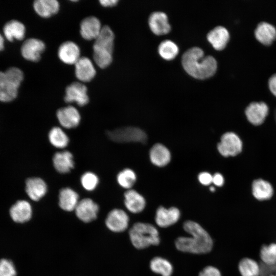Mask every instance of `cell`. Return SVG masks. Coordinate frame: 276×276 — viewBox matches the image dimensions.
Segmentation results:
<instances>
[{"mask_svg": "<svg viewBox=\"0 0 276 276\" xmlns=\"http://www.w3.org/2000/svg\"><path fill=\"white\" fill-rule=\"evenodd\" d=\"M183 228L189 237H179L175 241L177 250L194 254H204L210 252L213 247V240L199 224L192 221H185Z\"/></svg>", "mask_w": 276, "mask_h": 276, "instance_id": "obj_1", "label": "cell"}, {"mask_svg": "<svg viewBox=\"0 0 276 276\" xmlns=\"http://www.w3.org/2000/svg\"><path fill=\"white\" fill-rule=\"evenodd\" d=\"M181 62L188 74L199 79L212 76L217 68L216 59L211 56H204L202 50L198 47L192 48L185 52Z\"/></svg>", "mask_w": 276, "mask_h": 276, "instance_id": "obj_2", "label": "cell"}, {"mask_svg": "<svg viewBox=\"0 0 276 276\" xmlns=\"http://www.w3.org/2000/svg\"><path fill=\"white\" fill-rule=\"evenodd\" d=\"M114 35L108 26L102 27L93 45V58L97 65L104 68L108 66L112 60V52Z\"/></svg>", "mask_w": 276, "mask_h": 276, "instance_id": "obj_3", "label": "cell"}, {"mask_svg": "<svg viewBox=\"0 0 276 276\" xmlns=\"http://www.w3.org/2000/svg\"><path fill=\"white\" fill-rule=\"evenodd\" d=\"M129 235L133 246L139 249L157 245L160 243L158 230L153 225L148 223H134L129 230Z\"/></svg>", "mask_w": 276, "mask_h": 276, "instance_id": "obj_4", "label": "cell"}, {"mask_svg": "<svg viewBox=\"0 0 276 276\" xmlns=\"http://www.w3.org/2000/svg\"><path fill=\"white\" fill-rule=\"evenodd\" d=\"M109 139L119 143L139 142L146 143L147 136L141 129L136 127H122L106 132Z\"/></svg>", "mask_w": 276, "mask_h": 276, "instance_id": "obj_5", "label": "cell"}, {"mask_svg": "<svg viewBox=\"0 0 276 276\" xmlns=\"http://www.w3.org/2000/svg\"><path fill=\"white\" fill-rule=\"evenodd\" d=\"M243 143L239 136L233 132L224 133L217 145V149L224 157L235 156L242 151Z\"/></svg>", "mask_w": 276, "mask_h": 276, "instance_id": "obj_6", "label": "cell"}, {"mask_svg": "<svg viewBox=\"0 0 276 276\" xmlns=\"http://www.w3.org/2000/svg\"><path fill=\"white\" fill-rule=\"evenodd\" d=\"M77 218L85 223L95 220L99 211L98 204L89 198H85L79 201L75 210Z\"/></svg>", "mask_w": 276, "mask_h": 276, "instance_id": "obj_7", "label": "cell"}, {"mask_svg": "<svg viewBox=\"0 0 276 276\" xmlns=\"http://www.w3.org/2000/svg\"><path fill=\"white\" fill-rule=\"evenodd\" d=\"M87 91L85 85L74 82L66 87L64 100L66 103L75 102L79 106H83L89 102Z\"/></svg>", "mask_w": 276, "mask_h": 276, "instance_id": "obj_8", "label": "cell"}, {"mask_svg": "<svg viewBox=\"0 0 276 276\" xmlns=\"http://www.w3.org/2000/svg\"><path fill=\"white\" fill-rule=\"evenodd\" d=\"M129 221V217L124 210L114 209L108 213L105 219V224L111 232L120 233L127 228Z\"/></svg>", "mask_w": 276, "mask_h": 276, "instance_id": "obj_9", "label": "cell"}, {"mask_svg": "<svg viewBox=\"0 0 276 276\" xmlns=\"http://www.w3.org/2000/svg\"><path fill=\"white\" fill-rule=\"evenodd\" d=\"M56 117L60 125L66 129L77 127L81 121V116L78 109L70 105L58 109Z\"/></svg>", "mask_w": 276, "mask_h": 276, "instance_id": "obj_10", "label": "cell"}, {"mask_svg": "<svg viewBox=\"0 0 276 276\" xmlns=\"http://www.w3.org/2000/svg\"><path fill=\"white\" fill-rule=\"evenodd\" d=\"M45 48V44L42 41L32 38L24 42L20 51L22 56L25 59L30 61L37 62L39 60Z\"/></svg>", "mask_w": 276, "mask_h": 276, "instance_id": "obj_11", "label": "cell"}, {"mask_svg": "<svg viewBox=\"0 0 276 276\" xmlns=\"http://www.w3.org/2000/svg\"><path fill=\"white\" fill-rule=\"evenodd\" d=\"M268 113V106L264 102H254L250 103L245 110L248 121L255 126L261 125Z\"/></svg>", "mask_w": 276, "mask_h": 276, "instance_id": "obj_12", "label": "cell"}, {"mask_svg": "<svg viewBox=\"0 0 276 276\" xmlns=\"http://www.w3.org/2000/svg\"><path fill=\"white\" fill-rule=\"evenodd\" d=\"M180 217V212L177 208L167 209L161 206L156 210L155 221L158 226L165 228L176 223Z\"/></svg>", "mask_w": 276, "mask_h": 276, "instance_id": "obj_13", "label": "cell"}, {"mask_svg": "<svg viewBox=\"0 0 276 276\" xmlns=\"http://www.w3.org/2000/svg\"><path fill=\"white\" fill-rule=\"evenodd\" d=\"M25 190L27 194L31 200L37 201L47 194L48 186L41 178L30 177L26 181Z\"/></svg>", "mask_w": 276, "mask_h": 276, "instance_id": "obj_14", "label": "cell"}, {"mask_svg": "<svg viewBox=\"0 0 276 276\" xmlns=\"http://www.w3.org/2000/svg\"><path fill=\"white\" fill-rule=\"evenodd\" d=\"M60 60L67 64H75L80 58L79 47L73 41H67L62 43L58 51Z\"/></svg>", "mask_w": 276, "mask_h": 276, "instance_id": "obj_15", "label": "cell"}, {"mask_svg": "<svg viewBox=\"0 0 276 276\" xmlns=\"http://www.w3.org/2000/svg\"><path fill=\"white\" fill-rule=\"evenodd\" d=\"M52 162L55 169L61 174H66L74 168L73 155L68 150L56 152Z\"/></svg>", "mask_w": 276, "mask_h": 276, "instance_id": "obj_16", "label": "cell"}, {"mask_svg": "<svg viewBox=\"0 0 276 276\" xmlns=\"http://www.w3.org/2000/svg\"><path fill=\"white\" fill-rule=\"evenodd\" d=\"M251 192L254 198L261 202L270 200L273 195V189L271 183L261 178L253 181Z\"/></svg>", "mask_w": 276, "mask_h": 276, "instance_id": "obj_17", "label": "cell"}, {"mask_svg": "<svg viewBox=\"0 0 276 276\" xmlns=\"http://www.w3.org/2000/svg\"><path fill=\"white\" fill-rule=\"evenodd\" d=\"M79 198L78 194L73 189L70 187L63 188L59 192V206L64 211H73L80 201Z\"/></svg>", "mask_w": 276, "mask_h": 276, "instance_id": "obj_18", "label": "cell"}, {"mask_svg": "<svg viewBox=\"0 0 276 276\" xmlns=\"http://www.w3.org/2000/svg\"><path fill=\"white\" fill-rule=\"evenodd\" d=\"M75 75L77 79L84 82L91 81L96 75V70L91 61L82 57L75 64Z\"/></svg>", "mask_w": 276, "mask_h": 276, "instance_id": "obj_19", "label": "cell"}, {"mask_svg": "<svg viewBox=\"0 0 276 276\" xmlns=\"http://www.w3.org/2000/svg\"><path fill=\"white\" fill-rule=\"evenodd\" d=\"M10 215L12 220L16 222L22 223L27 222L32 217V206L25 200H18L11 207Z\"/></svg>", "mask_w": 276, "mask_h": 276, "instance_id": "obj_20", "label": "cell"}, {"mask_svg": "<svg viewBox=\"0 0 276 276\" xmlns=\"http://www.w3.org/2000/svg\"><path fill=\"white\" fill-rule=\"evenodd\" d=\"M101 22L95 16H89L82 20L80 24V34L85 39H96L102 29Z\"/></svg>", "mask_w": 276, "mask_h": 276, "instance_id": "obj_21", "label": "cell"}, {"mask_svg": "<svg viewBox=\"0 0 276 276\" xmlns=\"http://www.w3.org/2000/svg\"><path fill=\"white\" fill-rule=\"evenodd\" d=\"M148 23L152 32L157 35L166 34L171 30L167 15L163 12H154L151 13Z\"/></svg>", "mask_w": 276, "mask_h": 276, "instance_id": "obj_22", "label": "cell"}, {"mask_svg": "<svg viewBox=\"0 0 276 276\" xmlns=\"http://www.w3.org/2000/svg\"><path fill=\"white\" fill-rule=\"evenodd\" d=\"M124 204L126 209L132 213H139L145 208L144 197L135 190L129 189L124 193Z\"/></svg>", "mask_w": 276, "mask_h": 276, "instance_id": "obj_23", "label": "cell"}, {"mask_svg": "<svg viewBox=\"0 0 276 276\" xmlns=\"http://www.w3.org/2000/svg\"><path fill=\"white\" fill-rule=\"evenodd\" d=\"M207 39L215 49L222 50L229 41V32L224 27L217 26L208 33Z\"/></svg>", "mask_w": 276, "mask_h": 276, "instance_id": "obj_24", "label": "cell"}, {"mask_svg": "<svg viewBox=\"0 0 276 276\" xmlns=\"http://www.w3.org/2000/svg\"><path fill=\"white\" fill-rule=\"evenodd\" d=\"M3 31L4 37L8 41L21 40L25 36L26 28L19 21L11 20L4 25Z\"/></svg>", "mask_w": 276, "mask_h": 276, "instance_id": "obj_25", "label": "cell"}, {"mask_svg": "<svg viewBox=\"0 0 276 276\" xmlns=\"http://www.w3.org/2000/svg\"><path fill=\"white\" fill-rule=\"evenodd\" d=\"M18 87L6 78L4 72L0 71V101L10 102L17 96Z\"/></svg>", "mask_w": 276, "mask_h": 276, "instance_id": "obj_26", "label": "cell"}, {"mask_svg": "<svg viewBox=\"0 0 276 276\" xmlns=\"http://www.w3.org/2000/svg\"><path fill=\"white\" fill-rule=\"evenodd\" d=\"M255 37L264 45L270 44L276 38V29L266 22H260L255 31Z\"/></svg>", "mask_w": 276, "mask_h": 276, "instance_id": "obj_27", "label": "cell"}, {"mask_svg": "<svg viewBox=\"0 0 276 276\" xmlns=\"http://www.w3.org/2000/svg\"><path fill=\"white\" fill-rule=\"evenodd\" d=\"M59 2L56 0H36L33 3L36 13L44 18L51 17L59 10Z\"/></svg>", "mask_w": 276, "mask_h": 276, "instance_id": "obj_28", "label": "cell"}, {"mask_svg": "<svg viewBox=\"0 0 276 276\" xmlns=\"http://www.w3.org/2000/svg\"><path fill=\"white\" fill-rule=\"evenodd\" d=\"M150 158L153 164L163 167L170 162L171 154L166 147L161 144H156L150 149Z\"/></svg>", "mask_w": 276, "mask_h": 276, "instance_id": "obj_29", "label": "cell"}, {"mask_svg": "<svg viewBox=\"0 0 276 276\" xmlns=\"http://www.w3.org/2000/svg\"><path fill=\"white\" fill-rule=\"evenodd\" d=\"M48 139L50 144L58 149H64L69 143V137L60 127L54 126L49 132Z\"/></svg>", "mask_w": 276, "mask_h": 276, "instance_id": "obj_30", "label": "cell"}, {"mask_svg": "<svg viewBox=\"0 0 276 276\" xmlns=\"http://www.w3.org/2000/svg\"><path fill=\"white\" fill-rule=\"evenodd\" d=\"M150 268L153 272L162 276H171L173 271L171 263L160 257H154L150 261Z\"/></svg>", "mask_w": 276, "mask_h": 276, "instance_id": "obj_31", "label": "cell"}, {"mask_svg": "<svg viewBox=\"0 0 276 276\" xmlns=\"http://www.w3.org/2000/svg\"><path fill=\"white\" fill-rule=\"evenodd\" d=\"M238 270L241 276H260L261 273L259 263L248 258H243L240 261Z\"/></svg>", "mask_w": 276, "mask_h": 276, "instance_id": "obj_32", "label": "cell"}, {"mask_svg": "<svg viewBox=\"0 0 276 276\" xmlns=\"http://www.w3.org/2000/svg\"><path fill=\"white\" fill-rule=\"evenodd\" d=\"M262 264L268 267L276 265V243L272 242L262 246L260 251Z\"/></svg>", "mask_w": 276, "mask_h": 276, "instance_id": "obj_33", "label": "cell"}, {"mask_svg": "<svg viewBox=\"0 0 276 276\" xmlns=\"http://www.w3.org/2000/svg\"><path fill=\"white\" fill-rule=\"evenodd\" d=\"M177 45L172 41L166 40L161 42L158 48L160 56L165 60L173 59L178 53Z\"/></svg>", "mask_w": 276, "mask_h": 276, "instance_id": "obj_34", "label": "cell"}, {"mask_svg": "<svg viewBox=\"0 0 276 276\" xmlns=\"http://www.w3.org/2000/svg\"><path fill=\"white\" fill-rule=\"evenodd\" d=\"M136 180L134 172L129 168H126L120 171L117 176L118 184L123 188L129 190L134 185Z\"/></svg>", "mask_w": 276, "mask_h": 276, "instance_id": "obj_35", "label": "cell"}, {"mask_svg": "<svg viewBox=\"0 0 276 276\" xmlns=\"http://www.w3.org/2000/svg\"><path fill=\"white\" fill-rule=\"evenodd\" d=\"M80 182L82 187L87 191H94L97 187L99 179L94 172L87 171L81 176Z\"/></svg>", "mask_w": 276, "mask_h": 276, "instance_id": "obj_36", "label": "cell"}, {"mask_svg": "<svg viewBox=\"0 0 276 276\" xmlns=\"http://www.w3.org/2000/svg\"><path fill=\"white\" fill-rule=\"evenodd\" d=\"M4 72L7 79L19 88L24 78L22 71L18 67H11Z\"/></svg>", "mask_w": 276, "mask_h": 276, "instance_id": "obj_37", "label": "cell"}, {"mask_svg": "<svg viewBox=\"0 0 276 276\" xmlns=\"http://www.w3.org/2000/svg\"><path fill=\"white\" fill-rule=\"evenodd\" d=\"M16 270L13 263L8 260H0V276H15Z\"/></svg>", "mask_w": 276, "mask_h": 276, "instance_id": "obj_38", "label": "cell"}, {"mask_svg": "<svg viewBox=\"0 0 276 276\" xmlns=\"http://www.w3.org/2000/svg\"><path fill=\"white\" fill-rule=\"evenodd\" d=\"M198 276H222L221 271L213 266H208L202 269Z\"/></svg>", "mask_w": 276, "mask_h": 276, "instance_id": "obj_39", "label": "cell"}, {"mask_svg": "<svg viewBox=\"0 0 276 276\" xmlns=\"http://www.w3.org/2000/svg\"><path fill=\"white\" fill-rule=\"evenodd\" d=\"M213 176L208 172H203L198 175L199 182L205 186L209 185L212 182Z\"/></svg>", "mask_w": 276, "mask_h": 276, "instance_id": "obj_40", "label": "cell"}, {"mask_svg": "<svg viewBox=\"0 0 276 276\" xmlns=\"http://www.w3.org/2000/svg\"><path fill=\"white\" fill-rule=\"evenodd\" d=\"M224 177L220 173H216L213 176L212 182L216 186H222L224 184Z\"/></svg>", "mask_w": 276, "mask_h": 276, "instance_id": "obj_41", "label": "cell"}, {"mask_svg": "<svg viewBox=\"0 0 276 276\" xmlns=\"http://www.w3.org/2000/svg\"><path fill=\"white\" fill-rule=\"evenodd\" d=\"M268 85L272 94L276 97V74L273 75L269 79Z\"/></svg>", "mask_w": 276, "mask_h": 276, "instance_id": "obj_42", "label": "cell"}, {"mask_svg": "<svg viewBox=\"0 0 276 276\" xmlns=\"http://www.w3.org/2000/svg\"><path fill=\"white\" fill-rule=\"evenodd\" d=\"M100 4L105 7H113L116 5L118 2V0H103L99 1Z\"/></svg>", "mask_w": 276, "mask_h": 276, "instance_id": "obj_43", "label": "cell"}, {"mask_svg": "<svg viewBox=\"0 0 276 276\" xmlns=\"http://www.w3.org/2000/svg\"><path fill=\"white\" fill-rule=\"evenodd\" d=\"M4 38L3 36L0 33V52L3 51L4 49Z\"/></svg>", "mask_w": 276, "mask_h": 276, "instance_id": "obj_44", "label": "cell"}, {"mask_svg": "<svg viewBox=\"0 0 276 276\" xmlns=\"http://www.w3.org/2000/svg\"><path fill=\"white\" fill-rule=\"evenodd\" d=\"M210 190L212 192L214 191L215 190V188L213 187H212L210 188Z\"/></svg>", "mask_w": 276, "mask_h": 276, "instance_id": "obj_45", "label": "cell"}, {"mask_svg": "<svg viewBox=\"0 0 276 276\" xmlns=\"http://www.w3.org/2000/svg\"><path fill=\"white\" fill-rule=\"evenodd\" d=\"M269 276H276V272H274V273H272V274H270V275H269Z\"/></svg>", "mask_w": 276, "mask_h": 276, "instance_id": "obj_46", "label": "cell"}]
</instances>
